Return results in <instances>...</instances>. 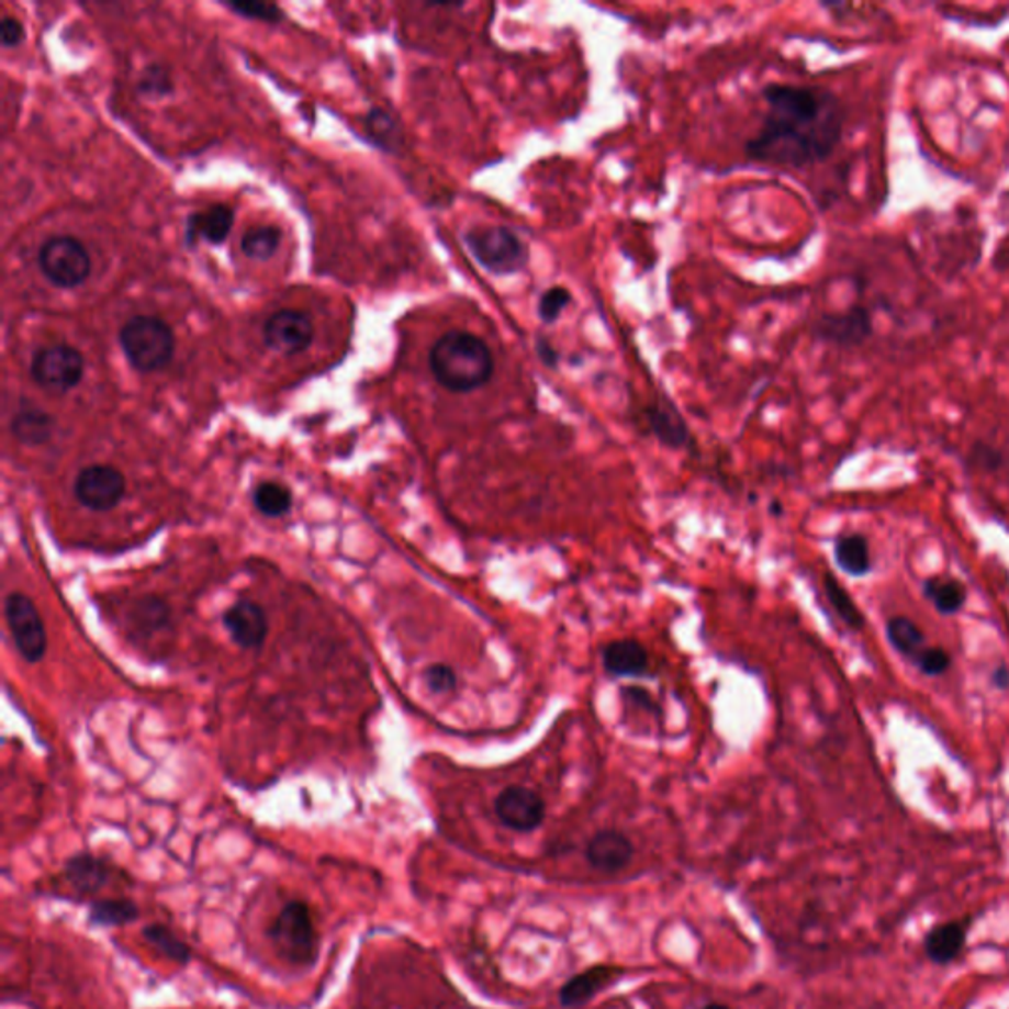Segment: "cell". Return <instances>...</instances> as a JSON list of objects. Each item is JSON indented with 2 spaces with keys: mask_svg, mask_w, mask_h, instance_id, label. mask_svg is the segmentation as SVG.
I'll use <instances>...</instances> for the list:
<instances>
[{
  "mask_svg": "<svg viewBox=\"0 0 1009 1009\" xmlns=\"http://www.w3.org/2000/svg\"><path fill=\"white\" fill-rule=\"evenodd\" d=\"M767 105L760 133L745 155L755 162L805 168L837 150L844 133V106L822 87L770 83L761 91Z\"/></svg>",
  "mask_w": 1009,
  "mask_h": 1009,
  "instance_id": "1",
  "label": "cell"
},
{
  "mask_svg": "<svg viewBox=\"0 0 1009 1009\" xmlns=\"http://www.w3.org/2000/svg\"><path fill=\"white\" fill-rule=\"evenodd\" d=\"M438 385L452 393H471L487 385L495 371L490 346L463 329L444 334L428 356Z\"/></svg>",
  "mask_w": 1009,
  "mask_h": 1009,
  "instance_id": "2",
  "label": "cell"
},
{
  "mask_svg": "<svg viewBox=\"0 0 1009 1009\" xmlns=\"http://www.w3.org/2000/svg\"><path fill=\"white\" fill-rule=\"evenodd\" d=\"M267 934L272 949L290 966L312 968L319 958V932L306 901L292 899L284 904Z\"/></svg>",
  "mask_w": 1009,
  "mask_h": 1009,
  "instance_id": "3",
  "label": "cell"
},
{
  "mask_svg": "<svg viewBox=\"0 0 1009 1009\" xmlns=\"http://www.w3.org/2000/svg\"><path fill=\"white\" fill-rule=\"evenodd\" d=\"M471 257L495 277H509L523 272L529 265V249L519 235L505 225L471 227L463 235Z\"/></svg>",
  "mask_w": 1009,
  "mask_h": 1009,
  "instance_id": "4",
  "label": "cell"
},
{
  "mask_svg": "<svg viewBox=\"0 0 1009 1009\" xmlns=\"http://www.w3.org/2000/svg\"><path fill=\"white\" fill-rule=\"evenodd\" d=\"M119 339L131 366L143 373H153L168 366L176 346L172 327L160 317L153 316L131 317L121 329Z\"/></svg>",
  "mask_w": 1009,
  "mask_h": 1009,
  "instance_id": "5",
  "label": "cell"
},
{
  "mask_svg": "<svg viewBox=\"0 0 1009 1009\" xmlns=\"http://www.w3.org/2000/svg\"><path fill=\"white\" fill-rule=\"evenodd\" d=\"M38 262L44 277L58 289H76L91 272V257L83 243L68 235L46 240L40 249Z\"/></svg>",
  "mask_w": 1009,
  "mask_h": 1009,
  "instance_id": "6",
  "label": "cell"
},
{
  "mask_svg": "<svg viewBox=\"0 0 1009 1009\" xmlns=\"http://www.w3.org/2000/svg\"><path fill=\"white\" fill-rule=\"evenodd\" d=\"M4 617L14 647L19 649L22 659H26L29 663L42 661L48 647V637L34 602L20 592H12L4 602Z\"/></svg>",
  "mask_w": 1009,
  "mask_h": 1009,
  "instance_id": "7",
  "label": "cell"
},
{
  "mask_svg": "<svg viewBox=\"0 0 1009 1009\" xmlns=\"http://www.w3.org/2000/svg\"><path fill=\"white\" fill-rule=\"evenodd\" d=\"M86 361L76 347L52 346L32 361V379L48 393H66L79 385Z\"/></svg>",
  "mask_w": 1009,
  "mask_h": 1009,
  "instance_id": "8",
  "label": "cell"
},
{
  "mask_svg": "<svg viewBox=\"0 0 1009 1009\" xmlns=\"http://www.w3.org/2000/svg\"><path fill=\"white\" fill-rule=\"evenodd\" d=\"M125 475L106 463L87 466L79 471L76 483H74L76 500L86 509L96 511V513L115 509L125 497Z\"/></svg>",
  "mask_w": 1009,
  "mask_h": 1009,
  "instance_id": "9",
  "label": "cell"
},
{
  "mask_svg": "<svg viewBox=\"0 0 1009 1009\" xmlns=\"http://www.w3.org/2000/svg\"><path fill=\"white\" fill-rule=\"evenodd\" d=\"M495 815L503 827L515 832H530L542 825L547 805L532 788L511 785L495 798Z\"/></svg>",
  "mask_w": 1009,
  "mask_h": 1009,
  "instance_id": "10",
  "label": "cell"
},
{
  "mask_svg": "<svg viewBox=\"0 0 1009 1009\" xmlns=\"http://www.w3.org/2000/svg\"><path fill=\"white\" fill-rule=\"evenodd\" d=\"M265 344L282 356H296L314 339V326L304 312L280 310L265 324Z\"/></svg>",
  "mask_w": 1009,
  "mask_h": 1009,
  "instance_id": "11",
  "label": "cell"
},
{
  "mask_svg": "<svg viewBox=\"0 0 1009 1009\" xmlns=\"http://www.w3.org/2000/svg\"><path fill=\"white\" fill-rule=\"evenodd\" d=\"M874 332V317L864 306H852L837 314H825L815 326L820 341L834 346H860Z\"/></svg>",
  "mask_w": 1009,
  "mask_h": 1009,
  "instance_id": "12",
  "label": "cell"
},
{
  "mask_svg": "<svg viewBox=\"0 0 1009 1009\" xmlns=\"http://www.w3.org/2000/svg\"><path fill=\"white\" fill-rule=\"evenodd\" d=\"M119 872L105 857L93 854H76L64 864V877L71 889L81 897H93L115 882Z\"/></svg>",
  "mask_w": 1009,
  "mask_h": 1009,
  "instance_id": "13",
  "label": "cell"
},
{
  "mask_svg": "<svg viewBox=\"0 0 1009 1009\" xmlns=\"http://www.w3.org/2000/svg\"><path fill=\"white\" fill-rule=\"evenodd\" d=\"M223 625L233 641L243 649H259L269 635V619L265 609L250 599H239L233 604L223 614Z\"/></svg>",
  "mask_w": 1009,
  "mask_h": 1009,
  "instance_id": "14",
  "label": "cell"
},
{
  "mask_svg": "<svg viewBox=\"0 0 1009 1009\" xmlns=\"http://www.w3.org/2000/svg\"><path fill=\"white\" fill-rule=\"evenodd\" d=\"M643 421L659 442L681 450L691 444V430L684 423L683 416L676 406L669 401H654L647 404L643 411Z\"/></svg>",
  "mask_w": 1009,
  "mask_h": 1009,
  "instance_id": "15",
  "label": "cell"
},
{
  "mask_svg": "<svg viewBox=\"0 0 1009 1009\" xmlns=\"http://www.w3.org/2000/svg\"><path fill=\"white\" fill-rule=\"evenodd\" d=\"M631 840L617 830H602L587 842L586 857L602 872H619L634 857Z\"/></svg>",
  "mask_w": 1009,
  "mask_h": 1009,
  "instance_id": "16",
  "label": "cell"
},
{
  "mask_svg": "<svg viewBox=\"0 0 1009 1009\" xmlns=\"http://www.w3.org/2000/svg\"><path fill=\"white\" fill-rule=\"evenodd\" d=\"M602 657L604 669L612 676H641L649 669V653L637 639L612 641Z\"/></svg>",
  "mask_w": 1009,
  "mask_h": 1009,
  "instance_id": "17",
  "label": "cell"
},
{
  "mask_svg": "<svg viewBox=\"0 0 1009 1009\" xmlns=\"http://www.w3.org/2000/svg\"><path fill=\"white\" fill-rule=\"evenodd\" d=\"M966 934H968V923L966 921L964 923L962 921H952V923L939 924L924 937V952L934 964H949L964 949Z\"/></svg>",
  "mask_w": 1009,
  "mask_h": 1009,
  "instance_id": "18",
  "label": "cell"
},
{
  "mask_svg": "<svg viewBox=\"0 0 1009 1009\" xmlns=\"http://www.w3.org/2000/svg\"><path fill=\"white\" fill-rule=\"evenodd\" d=\"M885 634L889 643L897 653L905 657L907 661L917 664V661L923 657L929 644L924 641V635L917 625L907 619V617H894L885 625Z\"/></svg>",
  "mask_w": 1009,
  "mask_h": 1009,
  "instance_id": "19",
  "label": "cell"
},
{
  "mask_svg": "<svg viewBox=\"0 0 1009 1009\" xmlns=\"http://www.w3.org/2000/svg\"><path fill=\"white\" fill-rule=\"evenodd\" d=\"M233 227V210L227 205H213L205 212L195 213L190 225H188V235L192 239H205L208 243H223L229 235Z\"/></svg>",
  "mask_w": 1009,
  "mask_h": 1009,
  "instance_id": "20",
  "label": "cell"
},
{
  "mask_svg": "<svg viewBox=\"0 0 1009 1009\" xmlns=\"http://www.w3.org/2000/svg\"><path fill=\"white\" fill-rule=\"evenodd\" d=\"M609 976H612V971L606 966H597V968H590V971L578 974L572 980L567 982L564 988L560 990L562 1006L576 1008V1006H582V1004L592 1000L597 991L602 990L609 982Z\"/></svg>",
  "mask_w": 1009,
  "mask_h": 1009,
  "instance_id": "21",
  "label": "cell"
},
{
  "mask_svg": "<svg viewBox=\"0 0 1009 1009\" xmlns=\"http://www.w3.org/2000/svg\"><path fill=\"white\" fill-rule=\"evenodd\" d=\"M923 592L934 609L944 616L958 614L966 602V590L954 578H929L923 584Z\"/></svg>",
  "mask_w": 1009,
  "mask_h": 1009,
  "instance_id": "22",
  "label": "cell"
},
{
  "mask_svg": "<svg viewBox=\"0 0 1009 1009\" xmlns=\"http://www.w3.org/2000/svg\"><path fill=\"white\" fill-rule=\"evenodd\" d=\"M838 567L850 576H865L872 570L867 540L862 535H842L834 545Z\"/></svg>",
  "mask_w": 1009,
  "mask_h": 1009,
  "instance_id": "23",
  "label": "cell"
},
{
  "mask_svg": "<svg viewBox=\"0 0 1009 1009\" xmlns=\"http://www.w3.org/2000/svg\"><path fill=\"white\" fill-rule=\"evenodd\" d=\"M141 909L133 899H97L89 909L91 923L99 927H123L135 923Z\"/></svg>",
  "mask_w": 1009,
  "mask_h": 1009,
  "instance_id": "24",
  "label": "cell"
},
{
  "mask_svg": "<svg viewBox=\"0 0 1009 1009\" xmlns=\"http://www.w3.org/2000/svg\"><path fill=\"white\" fill-rule=\"evenodd\" d=\"M52 430H54L52 416L42 413L38 408L22 411L12 421L14 438L22 444H26V446H40V444L48 442Z\"/></svg>",
  "mask_w": 1009,
  "mask_h": 1009,
  "instance_id": "25",
  "label": "cell"
},
{
  "mask_svg": "<svg viewBox=\"0 0 1009 1009\" xmlns=\"http://www.w3.org/2000/svg\"><path fill=\"white\" fill-rule=\"evenodd\" d=\"M253 503L265 517H282L292 507V491L279 481H262L253 491Z\"/></svg>",
  "mask_w": 1009,
  "mask_h": 1009,
  "instance_id": "26",
  "label": "cell"
},
{
  "mask_svg": "<svg viewBox=\"0 0 1009 1009\" xmlns=\"http://www.w3.org/2000/svg\"><path fill=\"white\" fill-rule=\"evenodd\" d=\"M143 937L148 944H153L156 951L164 954L168 961L178 962L186 966L192 958V951L186 942L180 941L168 927L160 923L146 924L143 929Z\"/></svg>",
  "mask_w": 1009,
  "mask_h": 1009,
  "instance_id": "27",
  "label": "cell"
},
{
  "mask_svg": "<svg viewBox=\"0 0 1009 1009\" xmlns=\"http://www.w3.org/2000/svg\"><path fill=\"white\" fill-rule=\"evenodd\" d=\"M825 592H827L830 606L834 607L837 616L850 627V629H862L864 627V617L860 609L855 607L854 599L848 596L847 590L840 586L837 578L832 574L825 576Z\"/></svg>",
  "mask_w": 1009,
  "mask_h": 1009,
  "instance_id": "28",
  "label": "cell"
},
{
  "mask_svg": "<svg viewBox=\"0 0 1009 1009\" xmlns=\"http://www.w3.org/2000/svg\"><path fill=\"white\" fill-rule=\"evenodd\" d=\"M280 245V232L277 227H257L247 233L240 240V249L255 260H267L277 253Z\"/></svg>",
  "mask_w": 1009,
  "mask_h": 1009,
  "instance_id": "29",
  "label": "cell"
},
{
  "mask_svg": "<svg viewBox=\"0 0 1009 1009\" xmlns=\"http://www.w3.org/2000/svg\"><path fill=\"white\" fill-rule=\"evenodd\" d=\"M572 302V294L570 290L564 289V287H552L548 289L539 300V312L540 322L542 324H554L560 319V316L564 314V310L570 306Z\"/></svg>",
  "mask_w": 1009,
  "mask_h": 1009,
  "instance_id": "30",
  "label": "cell"
},
{
  "mask_svg": "<svg viewBox=\"0 0 1009 1009\" xmlns=\"http://www.w3.org/2000/svg\"><path fill=\"white\" fill-rule=\"evenodd\" d=\"M424 683L430 688V693L448 694L458 686V676L453 673V669L446 664H433L424 671Z\"/></svg>",
  "mask_w": 1009,
  "mask_h": 1009,
  "instance_id": "31",
  "label": "cell"
},
{
  "mask_svg": "<svg viewBox=\"0 0 1009 1009\" xmlns=\"http://www.w3.org/2000/svg\"><path fill=\"white\" fill-rule=\"evenodd\" d=\"M915 666L927 676H941L951 666V654L946 653L941 647H929Z\"/></svg>",
  "mask_w": 1009,
  "mask_h": 1009,
  "instance_id": "32",
  "label": "cell"
},
{
  "mask_svg": "<svg viewBox=\"0 0 1009 1009\" xmlns=\"http://www.w3.org/2000/svg\"><path fill=\"white\" fill-rule=\"evenodd\" d=\"M2 46L4 48H16L22 44V40L26 36V30L22 26V22L12 16H4L2 19Z\"/></svg>",
  "mask_w": 1009,
  "mask_h": 1009,
  "instance_id": "33",
  "label": "cell"
},
{
  "mask_svg": "<svg viewBox=\"0 0 1009 1009\" xmlns=\"http://www.w3.org/2000/svg\"><path fill=\"white\" fill-rule=\"evenodd\" d=\"M229 9L239 12L243 16L260 20H279V10L269 4H229Z\"/></svg>",
  "mask_w": 1009,
  "mask_h": 1009,
  "instance_id": "34",
  "label": "cell"
},
{
  "mask_svg": "<svg viewBox=\"0 0 1009 1009\" xmlns=\"http://www.w3.org/2000/svg\"><path fill=\"white\" fill-rule=\"evenodd\" d=\"M535 349H537V356H539L540 363L548 367V369H557L558 361H560V354H558L554 346L550 344V339L547 336H537L535 339Z\"/></svg>",
  "mask_w": 1009,
  "mask_h": 1009,
  "instance_id": "35",
  "label": "cell"
},
{
  "mask_svg": "<svg viewBox=\"0 0 1009 1009\" xmlns=\"http://www.w3.org/2000/svg\"><path fill=\"white\" fill-rule=\"evenodd\" d=\"M141 87H145V91H150V93H164V91L172 89V83H170L168 76H162V69L153 68L146 71Z\"/></svg>",
  "mask_w": 1009,
  "mask_h": 1009,
  "instance_id": "36",
  "label": "cell"
},
{
  "mask_svg": "<svg viewBox=\"0 0 1009 1009\" xmlns=\"http://www.w3.org/2000/svg\"><path fill=\"white\" fill-rule=\"evenodd\" d=\"M624 696L625 700L634 702L635 706H639V708H643V710H657V704H654L653 696L647 693V691H643V688H635V686L625 688Z\"/></svg>",
  "mask_w": 1009,
  "mask_h": 1009,
  "instance_id": "37",
  "label": "cell"
},
{
  "mask_svg": "<svg viewBox=\"0 0 1009 1009\" xmlns=\"http://www.w3.org/2000/svg\"><path fill=\"white\" fill-rule=\"evenodd\" d=\"M994 684H996L998 688H1008L1009 673L1006 671V669H1004V666L994 673Z\"/></svg>",
  "mask_w": 1009,
  "mask_h": 1009,
  "instance_id": "38",
  "label": "cell"
},
{
  "mask_svg": "<svg viewBox=\"0 0 1009 1009\" xmlns=\"http://www.w3.org/2000/svg\"><path fill=\"white\" fill-rule=\"evenodd\" d=\"M704 1009H730V1008H728V1006H721V1004H710V1006H706V1008Z\"/></svg>",
  "mask_w": 1009,
  "mask_h": 1009,
  "instance_id": "39",
  "label": "cell"
}]
</instances>
